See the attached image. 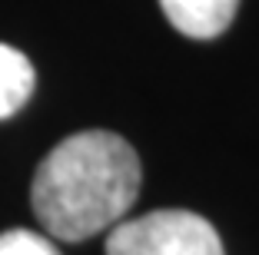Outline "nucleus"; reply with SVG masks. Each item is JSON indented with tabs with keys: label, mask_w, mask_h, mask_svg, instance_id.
Instances as JSON below:
<instances>
[{
	"label": "nucleus",
	"mask_w": 259,
	"mask_h": 255,
	"mask_svg": "<svg viewBox=\"0 0 259 255\" xmlns=\"http://www.w3.org/2000/svg\"><path fill=\"white\" fill-rule=\"evenodd\" d=\"M140 192L137 149L116 133L67 136L33 173V216L60 242H80L123 222Z\"/></svg>",
	"instance_id": "1"
},
{
	"label": "nucleus",
	"mask_w": 259,
	"mask_h": 255,
	"mask_svg": "<svg viewBox=\"0 0 259 255\" xmlns=\"http://www.w3.org/2000/svg\"><path fill=\"white\" fill-rule=\"evenodd\" d=\"M107 255H226L216 229L186 209H156L116 222L107 235Z\"/></svg>",
	"instance_id": "2"
},
{
	"label": "nucleus",
	"mask_w": 259,
	"mask_h": 255,
	"mask_svg": "<svg viewBox=\"0 0 259 255\" xmlns=\"http://www.w3.org/2000/svg\"><path fill=\"white\" fill-rule=\"evenodd\" d=\"M166 20L183 37L213 40L226 30L236 17L239 0H160Z\"/></svg>",
	"instance_id": "3"
},
{
	"label": "nucleus",
	"mask_w": 259,
	"mask_h": 255,
	"mask_svg": "<svg viewBox=\"0 0 259 255\" xmlns=\"http://www.w3.org/2000/svg\"><path fill=\"white\" fill-rule=\"evenodd\" d=\"M33 93V63L20 50L0 43V120L23 110Z\"/></svg>",
	"instance_id": "4"
},
{
	"label": "nucleus",
	"mask_w": 259,
	"mask_h": 255,
	"mask_svg": "<svg viewBox=\"0 0 259 255\" xmlns=\"http://www.w3.org/2000/svg\"><path fill=\"white\" fill-rule=\"evenodd\" d=\"M0 255H60L50 239L30 232V229H7L0 235Z\"/></svg>",
	"instance_id": "5"
}]
</instances>
